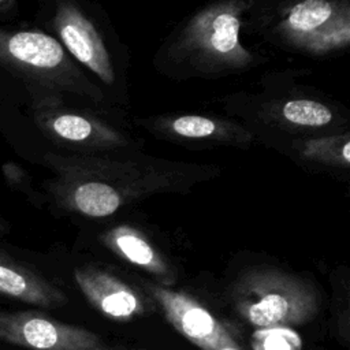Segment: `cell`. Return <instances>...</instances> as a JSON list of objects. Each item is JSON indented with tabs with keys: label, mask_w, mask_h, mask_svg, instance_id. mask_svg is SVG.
I'll return each mask as SVG.
<instances>
[{
	"label": "cell",
	"mask_w": 350,
	"mask_h": 350,
	"mask_svg": "<svg viewBox=\"0 0 350 350\" xmlns=\"http://www.w3.org/2000/svg\"><path fill=\"white\" fill-rule=\"evenodd\" d=\"M250 342L253 350H302L299 335L288 327L257 328Z\"/></svg>",
	"instance_id": "obj_15"
},
{
	"label": "cell",
	"mask_w": 350,
	"mask_h": 350,
	"mask_svg": "<svg viewBox=\"0 0 350 350\" xmlns=\"http://www.w3.org/2000/svg\"><path fill=\"white\" fill-rule=\"evenodd\" d=\"M0 294L42 308H59L66 295L41 275L0 253Z\"/></svg>",
	"instance_id": "obj_8"
},
{
	"label": "cell",
	"mask_w": 350,
	"mask_h": 350,
	"mask_svg": "<svg viewBox=\"0 0 350 350\" xmlns=\"http://www.w3.org/2000/svg\"><path fill=\"white\" fill-rule=\"evenodd\" d=\"M74 278L88 302L108 319L130 321L144 314L145 304L141 295L113 275L83 267L75 269Z\"/></svg>",
	"instance_id": "obj_7"
},
{
	"label": "cell",
	"mask_w": 350,
	"mask_h": 350,
	"mask_svg": "<svg viewBox=\"0 0 350 350\" xmlns=\"http://www.w3.org/2000/svg\"><path fill=\"white\" fill-rule=\"evenodd\" d=\"M282 113L286 120L299 126H324L332 120V112L319 101L298 98L284 104Z\"/></svg>",
	"instance_id": "obj_14"
},
{
	"label": "cell",
	"mask_w": 350,
	"mask_h": 350,
	"mask_svg": "<svg viewBox=\"0 0 350 350\" xmlns=\"http://www.w3.org/2000/svg\"><path fill=\"white\" fill-rule=\"evenodd\" d=\"M231 299L237 313L256 328L295 327L319 310L316 290L305 280L278 269H252L235 282Z\"/></svg>",
	"instance_id": "obj_1"
},
{
	"label": "cell",
	"mask_w": 350,
	"mask_h": 350,
	"mask_svg": "<svg viewBox=\"0 0 350 350\" xmlns=\"http://www.w3.org/2000/svg\"><path fill=\"white\" fill-rule=\"evenodd\" d=\"M15 5L14 1L11 0H0V12H7Z\"/></svg>",
	"instance_id": "obj_17"
},
{
	"label": "cell",
	"mask_w": 350,
	"mask_h": 350,
	"mask_svg": "<svg viewBox=\"0 0 350 350\" xmlns=\"http://www.w3.org/2000/svg\"><path fill=\"white\" fill-rule=\"evenodd\" d=\"M104 242L129 262L154 275L167 276V265L152 245L133 227L119 226L107 232Z\"/></svg>",
	"instance_id": "obj_10"
},
{
	"label": "cell",
	"mask_w": 350,
	"mask_h": 350,
	"mask_svg": "<svg viewBox=\"0 0 350 350\" xmlns=\"http://www.w3.org/2000/svg\"><path fill=\"white\" fill-rule=\"evenodd\" d=\"M302 154L312 160L327 164L349 167L350 139L349 135H335L309 139L302 144Z\"/></svg>",
	"instance_id": "obj_13"
},
{
	"label": "cell",
	"mask_w": 350,
	"mask_h": 350,
	"mask_svg": "<svg viewBox=\"0 0 350 350\" xmlns=\"http://www.w3.org/2000/svg\"><path fill=\"white\" fill-rule=\"evenodd\" d=\"M5 231V226L0 221V232H4Z\"/></svg>",
	"instance_id": "obj_18"
},
{
	"label": "cell",
	"mask_w": 350,
	"mask_h": 350,
	"mask_svg": "<svg viewBox=\"0 0 350 350\" xmlns=\"http://www.w3.org/2000/svg\"><path fill=\"white\" fill-rule=\"evenodd\" d=\"M38 120L52 134L71 142H83L96 134V126L93 122L75 113L64 112L40 115Z\"/></svg>",
	"instance_id": "obj_12"
},
{
	"label": "cell",
	"mask_w": 350,
	"mask_h": 350,
	"mask_svg": "<svg viewBox=\"0 0 350 350\" xmlns=\"http://www.w3.org/2000/svg\"><path fill=\"white\" fill-rule=\"evenodd\" d=\"M167 321L201 350H242L228 328L190 295L159 284H146Z\"/></svg>",
	"instance_id": "obj_4"
},
{
	"label": "cell",
	"mask_w": 350,
	"mask_h": 350,
	"mask_svg": "<svg viewBox=\"0 0 350 350\" xmlns=\"http://www.w3.org/2000/svg\"><path fill=\"white\" fill-rule=\"evenodd\" d=\"M74 208L90 217H104L112 215L122 204L119 193L103 182H85L78 185L72 194Z\"/></svg>",
	"instance_id": "obj_11"
},
{
	"label": "cell",
	"mask_w": 350,
	"mask_h": 350,
	"mask_svg": "<svg viewBox=\"0 0 350 350\" xmlns=\"http://www.w3.org/2000/svg\"><path fill=\"white\" fill-rule=\"evenodd\" d=\"M53 26L62 42L77 60L107 85L113 83L115 72L109 53L93 23L75 5L60 3L53 18Z\"/></svg>",
	"instance_id": "obj_6"
},
{
	"label": "cell",
	"mask_w": 350,
	"mask_h": 350,
	"mask_svg": "<svg viewBox=\"0 0 350 350\" xmlns=\"http://www.w3.org/2000/svg\"><path fill=\"white\" fill-rule=\"evenodd\" d=\"M63 45L40 30L0 29V66L36 79H49L63 68Z\"/></svg>",
	"instance_id": "obj_5"
},
{
	"label": "cell",
	"mask_w": 350,
	"mask_h": 350,
	"mask_svg": "<svg viewBox=\"0 0 350 350\" xmlns=\"http://www.w3.org/2000/svg\"><path fill=\"white\" fill-rule=\"evenodd\" d=\"M243 3H220L197 14L185 29L180 45L200 62L241 67L252 62V55L239 41Z\"/></svg>",
	"instance_id": "obj_2"
},
{
	"label": "cell",
	"mask_w": 350,
	"mask_h": 350,
	"mask_svg": "<svg viewBox=\"0 0 350 350\" xmlns=\"http://www.w3.org/2000/svg\"><path fill=\"white\" fill-rule=\"evenodd\" d=\"M171 129L175 134L187 138H205L217 133V124L212 119L196 115L174 119L171 122Z\"/></svg>",
	"instance_id": "obj_16"
},
{
	"label": "cell",
	"mask_w": 350,
	"mask_h": 350,
	"mask_svg": "<svg viewBox=\"0 0 350 350\" xmlns=\"http://www.w3.org/2000/svg\"><path fill=\"white\" fill-rule=\"evenodd\" d=\"M345 8L339 3L327 0L298 3L282 21L280 30L291 42L309 49Z\"/></svg>",
	"instance_id": "obj_9"
},
{
	"label": "cell",
	"mask_w": 350,
	"mask_h": 350,
	"mask_svg": "<svg viewBox=\"0 0 350 350\" xmlns=\"http://www.w3.org/2000/svg\"><path fill=\"white\" fill-rule=\"evenodd\" d=\"M0 340L29 350H123L93 331L37 310L0 309Z\"/></svg>",
	"instance_id": "obj_3"
}]
</instances>
